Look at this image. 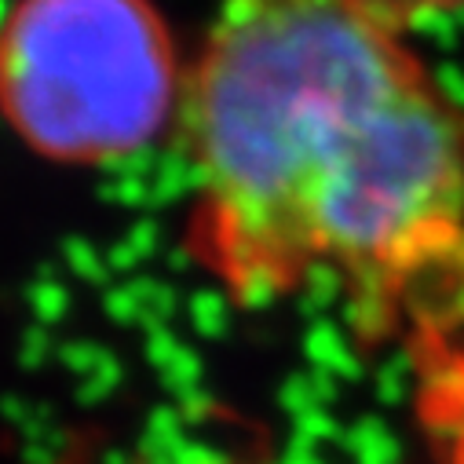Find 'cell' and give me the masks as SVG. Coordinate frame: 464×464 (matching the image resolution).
I'll use <instances>...</instances> for the list:
<instances>
[{
	"label": "cell",
	"mask_w": 464,
	"mask_h": 464,
	"mask_svg": "<svg viewBox=\"0 0 464 464\" xmlns=\"http://www.w3.org/2000/svg\"><path fill=\"white\" fill-rule=\"evenodd\" d=\"M179 99L150 0H19L0 26V113L44 158H132L179 118Z\"/></svg>",
	"instance_id": "2"
},
{
	"label": "cell",
	"mask_w": 464,
	"mask_h": 464,
	"mask_svg": "<svg viewBox=\"0 0 464 464\" xmlns=\"http://www.w3.org/2000/svg\"><path fill=\"white\" fill-rule=\"evenodd\" d=\"M362 12H370L381 26L395 30V34H410L413 26L428 23V19H439V15H450V12H460L464 0H355Z\"/></svg>",
	"instance_id": "3"
},
{
	"label": "cell",
	"mask_w": 464,
	"mask_h": 464,
	"mask_svg": "<svg viewBox=\"0 0 464 464\" xmlns=\"http://www.w3.org/2000/svg\"><path fill=\"white\" fill-rule=\"evenodd\" d=\"M179 129L235 300L325 275L370 336L464 322V106L355 0H219Z\"/></svg>",
	"instance_id": "1"
}]
</instances>
